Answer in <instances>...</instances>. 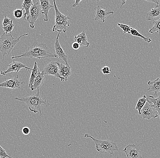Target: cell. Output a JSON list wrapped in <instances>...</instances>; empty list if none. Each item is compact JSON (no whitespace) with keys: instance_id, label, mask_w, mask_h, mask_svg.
Instances as JSON below:
<instances>
[{"instance_id":"cell-1","label":"cell","mask_w":160,"mask_h":158,"mask_svg":"<svg viewBox=\"0 0 160 158\" xmlns=\"http://www.w3.org/2000/svg\"><path fill=\"white\" fill-rule=\"evenodd\" d=\"M29 58L32 59H43L48 58H58L56 54L50 52L46 44L36 42L32 46L28 47L25 53L18 56L12 57V59L17 58Z\"/></svg>"},{"instance_id":"cell-2","label":"cell","mask_w":160,"mask_h":158,"mask_svg":"<svg viewBox=\"0 0 160 158\" xmlns=\"http://www.w3.org/2000/svg\"><path fill=\"white\" fill-rule=\"evenodd\" d=\"M17 100L24 102L27 104L30 111L35 114L39 112L40 115H42V107L43 106L47 107L51 106L50 103L47 102V100L43 99L40 94L39 89H38L37 93H34L30 96L26 98H15Z\"/></svg>"},{"instance_id":"cell-3","label":"cell","mask_w":160,"mask_h":158,"mask_svg":"<svg viewBox=\"0 0 160 158\" xmlns=\"http://www.w3.org/2000/svg\"><path fill=\"white\" fill-rule=\"evenodd\" d=\"M28 35V34L26 33L20 36L19 38H14L13 37L12 33L8 34L4 33L1 36L0 52L2 54V61L4 59L5 56H9L15 46L19 42L20 39L24 36Z\"/></svg>"},{"instance_id":"cell-4","label":"cell","mask_w":160,"mask_h":158,"mask_svg":"<svg viewBox=\"0 0 160 158\" xmlns=\"http://www.w3.org/2000/svg\"><path fill=\"white\" fill-rule=\"evenodd\" d=\"M53 3L55 11V23L52 28V32L56 31H58L59 33H61L62 32L66 33V32L70 27V23L69 20L71 19V18L60 12L57 7L55 0H53Z\"/></svg>"},{"instance_id":"cell-5","label":"cell","mask_w":160,"mask_h":158,"mask_svg":"<svg viewBox=\"0 0 160 158\" xmlns=\"http://www.w3.org/2000/svg\"><path fill=\"white\" fill-rule=\"evenodd\" d=\"M85 138H91L93 140L96 145V149L97 151L100 153H105L110 155L118 150V147L116 143L111 141L109 140H100L95 139L88 134H85Z\"/></svg>"},{"instance_id":"cell-6","label":"cell","mask_w":160,"mask_h":158,"mask_svg":"<svg viewBox=\"0 0 160 158\" xmlns=\"http://www.w3.org/2000/svg\"><path fill=\"white\" fill-rule=\"evenodd\" d=\"M42 14L40 3L33 1L32 5L30 9L29 14L26 21L30 24V27L32 29L34 28L35 23L39 17Z\"/></svg>"},{"instance_id":"cell-7","label":"cell","mask_w":160,"mask_h":158,"mask_svg":"<svg viewBox=\"0 0 160 158\" xmlns=\"http://www.w3.org/2000/svg\"><path fill=\"white\" fill-rule=\"evenodd\" d=\"M42 73L45 75H51L58 78L62 82L66 81L63 78H62L59 74V62H51L47 64L42 71Z\"/></svg>"},{"instance_id":"cell-8","label":"cell","mask_w":160,"mask_h":158,"mask_svg":"<svg viewBox=\"0 0 160 158\" xmlns=\"http://www.w3.org/2000/svg\"><path fill=\"white\" fill-rule=\"evenodd\" d=\"M123 151L128 158H142L141 145L130 144L124 148Z\"/></svg>"},{"instance_id":"cell-9","label":"cell","mask_w":160,"mask_h":158,"mask_svg":"<svg viewBox=\"0 0 160 158\" xmlns=\"http://www.w3.org/2000/svg\"><path fill=\"white\" fill-rule=\"evenodd\" d=\"M158 113L154 107L147 102L141 111V115L143 120H150L152 118H158Z\"/></svg>"},{"instance_id":"cell-10","label":"cell","mask_w":160,"mask_h":158,"mask_svg":"<svg viewBox=\"0 0 160 158\" xmlns=\"http://www.w3.org/2000/svg\"><path fill=\"white\" fill-rule=\"evenodd\" d=\"M7 66L8 67V69L4 71H1V75L6 76L10 73H12L13 72L18 73L20 70L22 69H26L27 70H30L32 71V69L31 68H28L21 62L15 61L14 59H13V61L9 65H7Z\"/></svg>"},{"instance_id":"cell-11","label":"cell","mask_w":160,"mask_h":158,"mask_svg":"<svg viewBox=\"0 0 160 158\" xmlns=\"http://www.w3.org/2000/svg\"><path fill=\"white\" fill-rule=\"evenodd\" d=\"M98 1V6L94 8L96 10V13L95 15V21H102L104 23L108 16L110 15L114 14V12L113 11L108 10L104 8H103L102 6L99 5Z\"/></svg>"},{"instance_id":"cell-12","label":"cell","mask_w":160,"mask_h":158,"mask_svg":"<svg viewBox=\"0 0 160 158\" xmlns=\"http://www.w3.org/2000/svg\"><path fill=\"white\" fill-rule=\"evenodd\" d=\"M25 82L21 81L19 80L18 76L7 80L5 82L0 84V88H8L11 89H20L22 84H24Z\"/></svg>"},{"instance_id":"cell-13","label":"cell","mask_w":160,"mask_h":158,"mask_svg":"<svg viewBox=\"0 0 160 158\" xmlns=\"http://www.w3.org/2000/svg\"><path fill=\"white\" fill-rule=\"evenodd\" d=\"M60 33L58 34L57 36V38H56V42L54 43V48L55 52H56V55L58 56V61L63 60L66 63V65H69L68 63V57L66 54L65 51L63 50L62 47L60 45L59 42V37Z\"/></svg>"},{"instance_id":"cell-14","label":"cell","mask_w":160,"mask_h":158,"mask_svg":"<svg viewBox=\"0 0 160 158\" xmlns=\"http://www.w3.org/2000/svg\"><path fill=\"white\" fill-rule=\"evenodd\" d=\"M40 6H41L42 14L45 15V18L44 21L45 22H48L49 20L48 13L49 11L52 8H54V5H52L50 4L49 0H40Z\"/></svg>"},{"instance_id":"cell-15","label":"cell","mask_w":160,"mask_h":158,"mask_svg":"<svg viewBox=\"0 0 160 158\" xmlns=\"http://www.w3.org/2000/svg\"><path fill=\"white\" fill-rule=\"evenodd\" d=\"M59 74L60 76L63 78L66 81L72 75V72L71 67L69 65H65L59 62Z\"/></svg>"},{"instance_id":"cell-16","label":"cell","mask_w":160,"mask_h":158,"mask_svg":"<svg viewBox=\"0 0 160 158\" xmlns=\"http://www.w3.org/2000/svg\"><path fill=\"white\" fill-rule=\"evenodd\" d=\"M74 39L75 42L79 44L81 46H85L88 48L90 45V43L88 41V38L84 31L75 36Z\"/></svg>"},{"instance_id":"cell-17","label":"cell","mask_w":160,"mask_h":158,"mask_svg":"<svg viewBox=\"0 0 160 158\" xmlns=\"http://www.w3.org/2000/svg\"><path fill=\"white\" fill-rule=\"evenodd\" d=\"M148 84L149 86L148 90L149 92H154L155 95L157 96L158 93L160 92V78H158L153 81H149Z\"/></svg>"},{"instance_id":"cell-18","label":"cell","mask_w":160,"mask_h":158,"mask_svg":"<svg viewBox=\"0 0 160 158\" xmlns=\"http://www.w3.org/2000/svg\"><path fill=\"white\" fill-rule=\"evenodd\" d=\"M147 102L156 109L159 115L160 119V94L158 98H156L152 96H148L147 97Z\"/></svg>"},{"instance_id":"cell-19","label":"cell","mask_w":160,"mask_h":158,"mask_svg":"<svg viewBox=\"0 0 160 158\" xmlns=\"http://www.w3.org/2000/svg\"><path fill=\"white\" fill-rule=\"evenodd\" d=\"M39 72V69L38 66V64L37 62H35L34 67L32 69V73L29 79V82L28 83V87L31 89H32L34 82L38 75Z\"/></svg>"},{"instance_id":"cell-20","label":"cell","mask_w":160,"mask_h":158,"mask_svg":"<svg viewBox=\"0 0 160 158\" xmlns=\"http://www.w3.org/2000/svg\"><path fill=\"white\" fill-rule=\"evenodd\" d=\"M158 17H160V5L156 6L155 8L152 9L146 14V18L147 20L150 21L153 19Z\"/></svg>"},{"instance_id":"cell-21","label":"cell","mask_w":160,"mask_h":158,"mask_svg":"<svg viewBox=\"0 0 160 158\" xmlns=\"http://www.w3.org/2000/svg\"><path fill=\"white\" fill-rule=\"evenodd\" d=\"M45 75L42 73H39L36 79H35L34 82L33 84L32 89L31 90L32 91L36 89H39L41 86L43 84L44 79Z\"/></svg>"},{"instance_id":"cell-22","label":"cell","mask_w":160,"mask_h":158,"mask_svg":"<svg viewBox=\"0 0 160 158\" xmlns=\"http://www.w3.org/2000/svg\"><path fill=\"white\" fill-rule=\"evenodd\" d=\"M33 3V1H32V0H30V1L24 0L23 2L22 7V8L26 11L24 14L23 18V20H24L26 21L27 20V18L29 14L31 7Z\"/></svg>"},{"instance_id":"cell-23","label":"cell","mask_w":160,"mask_h":158,"mask_svg":"<svg viewBox=\"0 0 160 158\" xmlns=\"http://www.w3.org/2000/svg\"><path fill=\"white\" fill-rule=\"evenodd\" d=\"M147 102V97L146 95L143 96V97L142 98H140L139 99L138 101L135 109L138 111L139 115H141V111H142V109L144 107Z\"/></svg>"},{"instance_id":"cell-24","label":"cell","mask_w":160,"mask_h":158,"mask_svg":"<svg viewBox=\"0 0 160 158\" xmlns=\"http://www.w3.org/2000/svg\"><path fill=\"white\" fill-rule=\"evenodd\" d=\"M153 26L149 31L151 34L160 33V18L158 20L153 21Z\"/></svg>"},{"instance_id":"cell-25","label":"cell","mask_w":160,"mask_h":158,"mask_svg":"<svg viewBox=\"0 0 160 158\" xmlns=\"http://www.w3.org/2000/svg\"><path fill=\"white\" fill-rule=\"evenodd\" d=\"M131 34L132 35L136 36V37H140V38H142V39H143L144 41L147 42V43H149L152 41V39H151L150 38H149V37L146 38V37L142 35L136 29L134 28H131Z\"/></svg>"},{"instance_id":"cell-26","label":"cell","mask_w":160,"mask_h":158,"mask_svg":"<svg viewBox=\"0 0 160 158\" xmlns=\"http://www.w3.org/2000/svg\"><path fill=\"white\" fill-rule=\"evenodd\" d=\"M23 10V8H22V9L18 8L17 9L14 10L13 11V15L15 18L17 19L21 18L23 17V16H24Z\"/></svg>"},{"instance_id":"cell-27","label":"cell","mask_w":160,"mask_h":158,"mask_svg":"<svg viewBox=\"0 0 160 158\" xmlns=\"http://www.w3.org/2000/svg\"><path fill=\"white\" fill-rule=\"evenodd\" d=\"M118 25L119 27L123 31L124 33L131 34V30L132 27L127 25L124 24L118 23Z\"/></svg>"},{"instance_id":"cell-28","label":"cell","mask_w":160,"mask_h":158,"mask_svg":"<svg viewBox=\"0 0 160 158\" xmlns=\"http://www.w3.org/2000/svg\"><path fill=\"white\" fill-rule=\"evenodd\" d=\"M12 23H13L12 20H11L7 16H5L4 18L2 23V28H5V27L10 25Z\"/></svg>"},{"instance_id":"cell-29","label":"cell","mask_w":160,"mask_h":158,"mask_svg":"<svg viewBox=\"0 0 160 158\" xmlns=\"http://www.w3.org/2000/svg\"><path fill=\"white\" fill-rule=\"evenodd\" d=\"M14 28V25L13 24V23H12L10 25L5 27V28H2L3 29L5 33L8 34L12 33Z\"/></svg>"},{"instance_id":"cell-30","label":"cell","mask_w":160,"mask_h":158,"mask_svg":"<svg viewBox=\"0 0 160 158\" xmlns=\"http://www.w3.org/2000/svg\"><path fill=\"white\" fill-rule=\"evenodd\" d=\"M0 158H13L11 157L8 155L6 150L0 145Z\"/></svg>"},{"instance_id":"cell-31","label":"cell","mask_w":160,"mask_h":158,"mask_svg":"<svg viewBox=\"0 0 160 158\" xmlns=\"http://www.w3.org/2000/svg\"><path fill=\"white\" fill-rule=\"evenodd\" d=\"M101 71L104 74H109L111 73V69H110L109 67L108 66L102 67Z\"/></svg>"},{"instance_id":"cell-32","label":"cell","mask_w":160,"mask_h":158,"mask_svg":"<svg viewBox=\"0 0 160 158\" xmlns=\"http://www.w3.org/2000/svg\"><path fill=\"white\" fill-rule=\"evenodd\" d=\"M22 133H23V135H28L31 133V130H30V129L28 127H24L22 129Z\"/></svg>"},{"instance_id":"cell-33","label":"cell","mask_w":160,"mask_h":158,"mask_svg":"<svg viewBox=\"0 0 160 158\" xmlns=\"http://www.w3.org/2000/svg\"><path fill=\"white\" fill-rule=\"evenodd\" d=\"M72 47L74 50H78L79 49L80 47H81V46H80L79 44L77 42H75L72 44Z\"/></svg>"},{"instance_id":"cell-34","label":"cell","mask_w":160,"mask_h":158,"mask_svg":"<svg viewBox=\"0 0 160 158\" xmlns=\"http://www.w3.org/2000/svg\"><path fill=\"white\" fill-rule=\"evenodd\" d=\"M82 2L81 0H76L75 1V3L72 6V8H75V7H77L79 5V3L81 2Z\"/></svg>"},{"instance_id":"cell-35","label":"cell","mask_w":160,"mask_h":158,"mask_svg":"<svg viewBox=\"0 0 160 158\" xmlns=\"http://www.w3.org/2000/svg\"><path fill=\"white\" fill-rule=\"evenodd\" d=\"M147 2H149V3H155L157 6L159 5V1L158 0H156V1H146Z\"/></svg>"},{"instance_id":"cell-36","label":"cell","mask_w":160,"mask_h":158,"mask_svg":"<svg viewBox=\"0 0 160 158\" xmlns=\"http://www.w3.org/2000/svg\"><path fill=\"white\" fill-rule=\"evenodd\" d=\"M126 1H122V5L121 6V8H122V6L124 4H125V3H126Z\"/></svg>"},{"instance_id":"cell-37","label":"cell","mask_w":160,"mask_h":158,"mask_svg":"<svg viewBox=\"0 0 160 158\" xmlns=\"http://www.w3.org/2000/svg\"><path fill=\"white\" fill-rule=\"evenodd\" d=\"M1 36H0V39H1Z\"/></svg>"},{"instance_id":"cell-38","label":"cell","mask_w":160,"mask_h":158,"mask_svg":"<svg viewBox=\"0 0 160 158\" xmlns=\"http://www.w3.org/2000/svg\"></svg>"},{"instance_id":"cell-39","label":"cell","mask_w":160,"mask_h":158,"mask_svg":"<svg viewBox=\"0 0 160 158\" xmlns=\"http://www.w3.org/2000/svg\"></svg>"}]
</instances>
